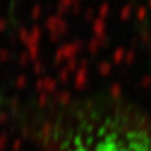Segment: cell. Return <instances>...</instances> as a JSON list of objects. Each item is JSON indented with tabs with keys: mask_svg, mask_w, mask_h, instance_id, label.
Listing matches in <instances>:
<instances>
[{
	"mask_svg": "<svg viewBox=\"0 0 151 151\" xmlns=\"http://www.w3.org/2000/svg\"><path fill=\"white\" fill-rule=\"evenodd\" d=\"M64 151H151V130L114 120L80 128L66 138Z\"/></svg>",
	"mask_w": 151,
	"mask_h": 151,
	"instance_id": "cell-1",
	"label": "cell"
}]
</instances>
